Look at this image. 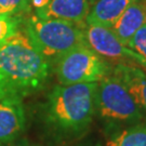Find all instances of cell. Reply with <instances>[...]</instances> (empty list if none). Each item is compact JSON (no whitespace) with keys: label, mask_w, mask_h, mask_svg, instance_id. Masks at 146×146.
Segmentation results:
<instances>
[{"label":"cell","mask_w":146,"mask_h":146,"mask_svg":"<svg viewBox=\"0 0 146 146\" xmlns=\"http://www.w3.org/2000/svg\"><path fill=\"white\" fill-rule=\"evenodd\" d=\"M29 10V0H0L1 15L16 16Z\"/></svg>","instance_id":"obj_14"},{"label":"cell","mask_w":146,"mask_h":146,"mask_svg":"<svg viewBox=\"0 0 146 146\" xmlns=\"http://www.w3.org/2000/svg\"><path fill=\"white\" fill-rule=\"evenodd\" d=\"M136 0H98L90 7L86 24L113 27L116 21Z\"/></svg>","instance_id":"obj_11"},{"label":"cell","mask_w":146,"mask_h":146,"mask_svg":"<svg viewBox=\"0 0 146 146\" xmlns=\"http://www.w3.org/2000/svg\"><path fill=\"white\" fill-rule=\"evenodd\" d=\"M96 88L98 82L54 86L42 107L48 128L64 139L81 135L96 114Z\"/></svg>","instance_id":"obj_2"},{"label":"cell","mask_w":146,"mask_h":146,"mask_svg":"<svg viewBox=\"0 0 146 146\" xmlns=\"http://www.w3.org/2000/svg\"><path fill=\"white\" fill-rule=\"evenodd\" d=\"M90 11L88 0H48L47 5L37 9L41 19H58L84 25Z\"/></svg>","instance_id":"obj_8"},{"label":"cell","mask_w":146,"mask_h":146,"mask_svg":"<svg viewBox=\"0 0 146 146\" xmlns=\"http://www.w3.org/2000/svg\"><path fill=\"white\" fill-rule=\"evenodd\" d=\"M103 146H146V122L125 127L110 136Z\"/></svg>","instance_id":"obj_12"},{"label":"cell","mask_w":146,"mask_h":146,"mask_svg":"<svg viewBox=\"0 0 146 146\" xmlns=\"http://www.w3.org/2000/svg\"><path fill=\"white\" fill-rule=\"evenodd\" d=\"M86 43L104 60L110 61H135L134 53L122 43L110 27L86 24L84 28Z\"/></svg>","instance_id":"obj_6"},{"label":"cell","mask_w":146,"mask_h":146,"mask_svg":"<svg viewBox=\"0 0 146 146\" xmlns=\"http://www.w3.org/2000/svg\"><path fill=\"white\" fill-rule=\"evenodd\" d=\"M21 98L0 94V143L14 141L25 129L26 116Z\"/></svg>","instance_id":"obj_7"},{"label":"cell","mask_w":146,"mask_h":146,"mask_svg":"<svg viewBox=\"0 0 146 146\" xmlns=\"http://www.w3.org/2000/svg\"><path fill=\"white\" fill-rule=\"evenodd\" d=\"M145 2H146V0H145Z\"/></svg>","instance_id":"obj_19"},{"label":"cell","mask_w":146,"mask_h":146,"mask_svg":"<svg viewBox=\"0 0 146 146\" xmlns=\"http://www.w3.org/2000/svg\"><path fill=\"white\" fill-rule=\"evenodd\" d=\"M88 1H89V5H90V7H91V5H94V3H95L98 0H88Z\"/></svg>","instance_id":"obj_16"},{"label":"cell","mask_w":146,"mask_h":146,"mask_svg":"<svg viewBox=\"0 0 146 146\" xmlns=\"http://www.w3.org/2000/svg\"><path fill=\"white\" fill-rule=\"evenodd\" d=\"M96 114L108 125H135L144 117L130 91L114 74L98 82Z\"/></svg>","instance_id":"obj_4"},{"label":"cell","mask_w":146,"mask_h":146,"mask_svg":"<svg viewBox=\"0 0 146 146\" xmlns=\"http://www.w3.org/2000/svg\"><path fill=\"white\" fill-rule=\"evenodd\" d=\"M84 25L58 19H41L37 15H31L25 22L24 31L53 66V64L69 50L86 43Z\"/></svg>","instance_id":"obj_3"},{"label":"cell","mask_w":146,"mask_h":146,"mask_svg":"<svg viewBox=\"0 0 146 146\" xmlns=\"http://www.w3.org/2000/svg\"><path fill=\"white\" fill-rule=\"evenodd\" d=\"M146 24L145 0H136L121 14L110 27L122 43L128 46L130 39L143 25Z\"/></svg>","instance_id":"obj_10"},{"label":"cell","mask_w":146,"mask_h":146,"mask_svg":"<svg viewBox=\"0 0 146 146\" xmlns=\"http://www.w3.org/2000/svg\"><path fill=\"white\" fill-rule=\"evenodd\" d=\"M111 74L125 84L142 110L146 113V72L136 65L120 62L116 64Z\"/></svg>","instance_id":"obj_9"},{"label":"cell","mask_w":146,"mask_h":146,"mask_svg":"<svg viewBox=\"0 0 146 146\" xmlns=\"http://www.w3.org/2000/svg\"><path fill=\"white\" fill-rule=\"evenodd\" d=\"M23 146H34V145H28V144H24Z\"/></svg>","instance_id":"obj_17"},{"label":"cell","mask_w":146,"mask_h":146,"mask_svg":"<svg viewBox=\"0 0 146 146\" xmlns=\"http://www.w3.org/2000/svg\"><path fill=\"white\" fill-rule=\"evenodd\" d=\"M19 17L0 14V44H2L16 31H19Z\"/></svg>","instance_id":"obj_15"},{"label":"cell","mask_w":146,"mask_h":146,"mask_svg":"<svg viewBox=\"0 0 146 146\" xmlns=\"http://www.w3.org/2000/svg\"><path fill=\"white\" fill-rule=\"evenodd\" d=\"M52 64L24 31H16L0 44V94L24 99L41 90Z\"/></svg>","instance_id":"obj_1"},{"label":"cell","mask_w":146,"mask_h":146,"mask_svg":"<svg viewBox=\"0 0 146 146\" xmlns=\"http://www.w3.org/2000/svg\"><path fill=\"white\" fill-rule=\"evenodd\" d=\"M0 146H2V144H1V143H0Z\"/></svg>","instance_id":"obj_18"},{"label":"cell","mask_w":146,"mask_h":146,"mask_svg":"<svg viewBox=\"0 0 146 146\" xmlns=\"http://www.w3.org/2000/svg\"><path fill=\"white\" fill-rule=\"evenodd\" d=\"M127 47L134 53L136 63L146 68V24L134 34Z\"/></svg>","instance_id":"obj_13"},{"label":"cell","mask_w":146,"mask_h":146,"mask_svg":"<svg viewBox=\"0 0 146 146\" xmlns=\"http://www.w3.org/2000/svg\"><path fill=\"white\" fill-rule=\"evenodd\" d=\"M61 84L100 82L111 74L108 63L87 43L69 50L53 64Z\"/></svg>","instance_id":"obj_5"}]
</instances>
